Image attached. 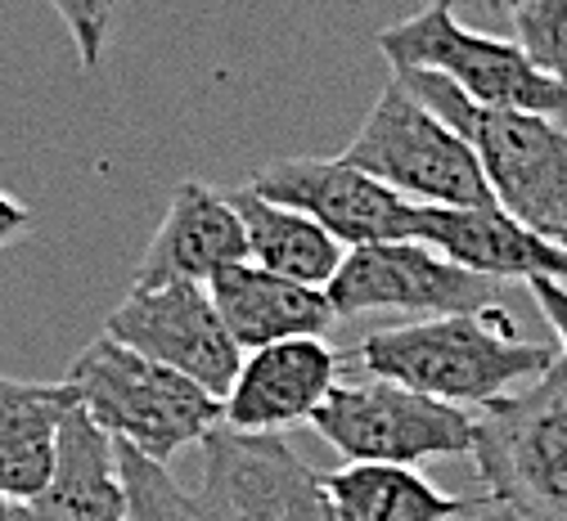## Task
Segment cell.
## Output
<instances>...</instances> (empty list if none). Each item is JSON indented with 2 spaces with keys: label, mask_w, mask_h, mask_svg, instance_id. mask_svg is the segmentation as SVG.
Listing matches in <instances>:
<instances>
[{
  "label": "cell",
  "mask_w": 567,
  "mask_h": 521,
  "mask_svg": "<svg viewBox=\"0 0 567 521\" xmlns=\"http://www.w3.org/2000/svg\"><path fill=\"white\" fill-rule=\"evenodd\" d=\"M473 463L491 503L523 521H567V355L523 396L482 405Z\"/></svg>",
  "instance_id": "4"
},
{
  "label": "cell",
  "mask_w": 567,
  "mask_h": 521,
  "mask_svg": "<svg viewBox=\"0 0 567 521\" xmlns=\"http://www.w3.org/2000/svg\"><path fill=\"white\" fill-rule=\"evenodd\" d=\"M113 445H117V472L126 486V521H203L194 494L176 486L167 463L145 459L122 440Z\"/></svg>",
  "instance_id": "20"
},
{
  "label": "cell",
  "mask_w": 567,
  "mask_h": 521,
  "mask_svg": "<svg viewBox=\"0 0 567 521\" xmlns=\"http://www.w3.org/2000/svg\"><path fill=\"white\" fill-rule=\"evenodd\" d=\"M82 409L122 445L167 463L221 423V400L176 368L100 333L68 368Z\"/></svg>",
  "instance_id": "3"
},
{
  "label": "cell",
  "mask_w": 567,
  "mask_h": 521,
  "mask_svg": "<svg viewBox=\"0 0 567 521\" xmlns=\"http://www.w3.org/2000/svg\"><path fill=\"white\" fill-rule=\"evenodd\" d=\"M437 6H446V10H464V14H501V10H505L501 0H437Z\"/></svg>",
  "instance_id": "25"
},
{
  "label": "cell",
  "mask_w": 567,
  "mask_h": 521,
  "mask_svg": "<svg viewBox=\"0 0 567 521\" xmlns=\"http://www.w3.org/2000/svg\"><path fill=\"white\" fill-rule=\"evenodd\" d=\"M501 6H505V10H509V6H518V0H501Z\"/></svg>",
  "instance_id": "28"
},
{
  "label": "cell",
  "mask_w": 567,
  "mask_h": 521,
  "mask_svg": "<svg viewBox=\"0 0 567 521\" xmlns=\"http://www.w3.org/2000/svg\"><path fill=\"white\" fill-rule=\"evenodd\" d=\"M212 306L221 311L230 337L244 351L284 342V337H324L338 324L324 288H307L284 274H270L252 261H235L207 279Z\"/></svg>",
  "instance_id": "15"
},
{
  "label": "cell",
  "mask_w": 567,
  "mask_h": 521,
  "mask_svg": "<svg viewBox=\"0 0 567 521\" xmlns=\"http://www.w3.org/2000/svg\"><path fill=\"white\" fill-rule=\"evenodd\" d=\"M37 521H126V486L113 436L78 405L59 431L45 490L28 503Z\"/></svg>",
  "instance_id": "16"
},
{
  "label": "cell",
  "mask_w": 567,
  "mask_h": 521,
  "mask_svg": "<svg viewBox=\"0 0 567 521\" xmlns=\"http://www.w3.org/2000/svg\"><path fill=\"white\" fill-rule=\"evenodd\" d=\"M370 378L401 383L446 405H491L518 383H536L558 360L549 342L518 333L505 306L429 315L401 329H379L351 346Z\"/></svg>",
  "instance_id": "1"
},
{
  "label": "cell",
  "mask_w": 567,
  "mask_h": 521,
  "mask_svg": "<svg viewBox=\"0 0 567 521\" xmlns=\"http://www.w3.org/2000/svg\"><path fill=\"white\" fill-rule=\"evenodd\" d=\"M226 194H230V202L239 211L252 265H261L270 274H284L293 283H307V288H329V279L338 274L347 248L320 226V220H311L298 207L261 198L252 185L226 189Z\"/></svg>",
  "instance_id": "18"
},
{
  "label": "cell",
  "mask_w": 567,
  "mask_h": 521,
  "mask_svg": "<svg viewBox=\"0 0 567 521\" xmlns=\"http://www.w3.org/2000/svg\"><path fill=\"white\" fill-rule=\"evenodd\" d=\"M329 306L338 320L370 315V311H401V315H455L491 306L495 279L464 270L446 252L419 239L396 243H365L351 248L329 279Z\"/></svg>",
  "instance_id": "9"
},
{
  "label": "cell",
  "mask_w": 567,
  "mask_h": 521,
  "mask_svg": "<svg viewBox=\"0 0 567 521\" xmlns=\"http://www.w3.org/2000/svg\"><path fill=\"white\" fill-rule=\"evenodd\" d=\"M82 400L73 383H23L0 374V494L32 503L59 455V431Z\"/></svg>",
  "instance_id": "17"
},
{
  "label": "cell",
  "mask_w": 567,
  "mask_h": 521,
  "mask_svg": "<svg viewBox=\"0 0 567 521\" xmlns=\"http://www.w3.org/2000/svg\"><path fill=\"white\" fill-rule=\"evenodd\" d=\"M379 50L392 67L437 72L455 91H464L482 108H523L567 122V86L523 54L518 41H501L473 32L455 19V10L433 6L379 32Z\"/></svg>",
  "instance_id": "6"
},
{
  "label": "cell",
  "mask_w": 567,
  "mask_h": 521,
  "mask_svg": "<svg viewBox=\"0 0 567 521\" xmlns=\"http://www.w3.org/2000/svg\"><path fill=\"white\" fill-rule=\"evenodd\" d=\"M45 6L63 19L68 37H73V50L82 59L86 72H95L104 63L109 37H113V19L122 0H45Z\"/></svg>",
  "instance_id": "22"
},
{
  "label": "cell",
  "mask_w": 567,
  "mask_h": 521,
  "mask_svg": "<svg viewBox=\"0 0 567 521\" xmlns=\"http://www.w3.org/2000/svg\"><path fill=\"white\" fill-rule=\"evenodd\" d=\"M514 37L545 77L567 86V0H518L509 6Z\"/></svg>",
  "instance_id": "21"
},
{
  "label": "cell",
  "mask_w": 567,
  "mask_h": 521,
  "mask_svg": "<svg viewBox=\"0 0 567 521\" xmlns=\"http://www.w3.org/2000/svg\"><path fill=\"white\" fill-rule=\"evenodd\" d=\"M419 243L486 279H558L567 283V248L527 230L505 207H423Z\"/></svg>",
  "instance_id": "14"
},
{
  "label": "cell",
  "mask_w": 567,
  "mask_h": 521,
  "mask_svg": "<svg viewBox=\"0 0 567 521\" xmlns=\"http://www.w3.org/2000/svg\"><path fill=\"white\" fill-rule=\"evenodd\" d=\"M342 355L324 337H284L244 351L239 378L221 400V423L235 431L275 436L293 423H311L324 396L338 387Z\"/></svg>",
  "instance_id": "12"
},
{
  "label": "cell",
  "mask_w": 567,
  "mask_h": 521,
  "mask_svg": "<svg viewBox=\"0 0 567 521\" xmlns=\"http://www.w3.org/2000/svg\"><path fill=\"white\" fill-rule=\"evenodd\" d=\"M311 427L347 463H423L473 455L477 418L388 378L338 383L311 414Z\"/></svg>",
  "instance_id": "7"
},
{
  "label": "cell",
  "mask_w": 567,
  "mask_h": 521,
  "mask_svg": "<svg viewBox=\"0 0 567 521\" xmlns=\"http://www.w3.org/2000/svg\"><path fill=\"white\" fill-rule=\"evenodd\" d=\"M252 189L270 202L307 211L342 248L419 239L423 226V202L401 198L342 158H279L252 176Z\"/></svg>",
  "instance_id": "11"
},
{
  "label": "cell",
  "mask_w": 567,
  "mask_h": 521,
  "mask_svg": "<svg viewBox=\"0 0 567 521\" xmlns=\"http://www.w3.org/2000/svg\"><path fill=\"white\" fill-rule=\"evenodd\" d=\"M104 333L140 355H150L217 400L239 378L244 346L230 337L221 311L212 306L207 283H163V288H131L122 306L109 311Z\"/></svg>",
  "instance_id": "10"
},
{
  "label": "cell",
  "mask_w": 567,
  "mask_h": 521,
  "mask_svg": "<svg viewBox=\"0 0 567 521\" xmlns=\"http://www.w3.org/2000/svg\"><path fill=\"white\" fill-rule=\"evenodd\" d=\"M532 296H536V306L545 311V320L558 333L563 355H567V283H558V279H532Z\"/></svg>",
  "instance_id": "23"
},
{
  "label": "cell",
  "mask_w": 567,
  "mask_h": 521,
  "mask_svg": "<svg viewBox=\"0 0 567 521\" xmlns=\"http://www.w3.org/2000/svg\"><path fill=\"white\" fill-rule=\"evenodd\" d=\"M28 230H32V211L19 198H10L6 189H0V248L19 243Z\"/></svg>",
  "instance_id": "24"
},
{
  "label": "cell",
  "mask_w": 567,
  "mask_h": 521,
  "mask_svg": "<svg viewBox=\"0 0 567 521\" xmlns=\"http://www.w3.org/2000/svg\"><path fill=\"white\" fill-rule=\"evenodd\" d=\"M248 261V239L230 194L203 180H181L172 189L167 216L154 230L145 257L135 265L131 288H163V283H207L217 270Z\"/></svg>",
  "instance_id": "13"
},
{
  "label": "cell",
  "mask_w": 567,
  "mask_h": 521,
  "mask_svg": "<svg viewBox=\"0 0 567 521\" xmlns=\"http://www.w3.org/2000/svg\"><path fill=\"white\" fill-rule=\"evenodd\" d=\"M338 521H464L491 499H455L410 463H347L324 472Z\"/></svg>",
  "instance_id": "19"
},
{
  "label": "cell",
  "mask_w": 567,
  "mask_h": 521,
  "mask_svg": "<svg viewBox=\"0 0 567 521\" xmlns=\"http://www.w3.org/2000/svg\"><path fill=\"white\" fill-rule=\"evenodd\" d=\"M0 499H6V494H0Z\"/></svg>",
  "instance_id": "29"
},
{
  "label": "cell",
  "mask_w": 567,
  "mask_h": 521,
  "mask_svg": "<svg viewBox=\"0 0 567 521\" xmlns=\"http://www.w3.org/2000/svg\"><path fill=\"white\" fill-rule=\"evenodd\" d=\"M338 158L423 207H501L473 144L423 108L396 72Z\"/></svg>",
  "instance_id": "5"
},
{
  "label": "cell",
  "mask_w": 567,
  "mask_h": 521,
  "mask_svg": "<svg viewBox=\"0 0 567 521\" xmlns=\"http://www.w3.org/2000/svg\"><path fill=\"white\" fill-rule=\"evenodd\" d=\"M0 521H37V517H32V508L19 503V499H0Z\"/></svg>",
  "instance_id": "26"
},
{
  "label": "cell",
  "mask_w": 567,
  "mask_h": 521,
  "mask_svg": "<svg viewBox=\"0 0 567 521\" xmlns=\"http://www.w3.org/2000/svg\"><path fill=\"white\" fill-rule=\"evenodd\" d=\"M203 521H338L324 472H316L289 440L235 431L217 423L203 440Z\"/></svg>",
  "instance_id": "8"
},
{
  "label": "cell",
  "mask_w": 567,
  "mask_h": 521,
  "mask_svg": "<svg viewBox=\"0 0 567 521\" xmlns=\"http://www.w3.org/2000/svg\"><path fill=\"white\" fill-rule=\"evenodd\" d=\"M392 72L423 108H433L473 144L495 202L527 230L567 248V122L523 108H482L437 72Z\"/></svg>",
  "instance_id": "2"
},
{
  "label": "cell",
  "mask_w": 567,
  "mask_h": 521,
  "mask_svg": "<svg viewBox=\"0 0 567 521\" xmlns=\"http://www.w3.org/2000/svg\"><path fill=\"white\" fill-rule=\"evenodd\" d=\"M464 521H523V517L509 512V508H501V503H486L482 512H473V517H464Z\"/></svg>",
  "instance_id": "27"
}]
</instances>
